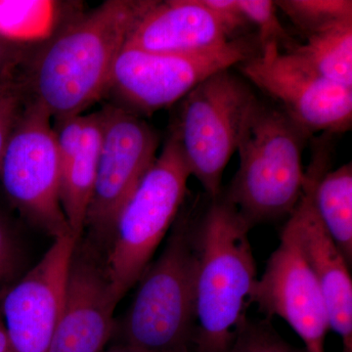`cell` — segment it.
<instances>
[{
	"instance_id": "6da1fadb",
	"label": "cell",
	"mask_w": 352,
	"mask_h": 352,
	"mask_svg": "<svg viewBox=\"0 0 352 352\" xmlns=\"http://www.w3.org/2000/svg\"><path fill=\"white\" fill-rule=\"evenodd\" d=\"M153 0H108L63 23L28 55L20 82L53 120L82 115L105 95L116 58Z\"/></svg>"
},
{
	"instance_id": "7a4b0ae2",
	"label": "cell",
	"mask_w": 352,
	"mask_h": 352,
	"mask_svg": "<svg viewBox=\"0 0 352 352\" xmlns=\"http://www.w3.org/2000/svg\"><path fill=\"white\" fill-rule=\"evenodd\" d=\"M250 229L223 192L195 217L194 352H227L247 320L258 279Z\"/></svg>"
},
{
	"instance_id": "3957f363",
	"label": "cell",
	"mask_w": 352,
	"mask_h": 352,
	"mask_svg": "<svg viewBox=\"0 0 352 352\" xmlns=\"http://www.w3.org/2000/svg\"><path fill=\"white\" fill-rule=\"evenodd\" d=\"M281 110L254 99L241 127L240 164L223 195L249 226L289 217L302 194L303 150L311 138Z\"/></svg>"
},
{
	"instance_id": "277c9868",
	"label": "cell",
	"mask_w": 352,
	"mask_h": 352,
	"mask_svg": "<svg viewBox=\"0 0 352 352\" xmlns=\"http://www.w3.org/2000/svg\"><path fill=\"white\" fill-rule=\"evenodd\" d=\"M193 212H182L159 258L146 268L116 331L135 352H194L195 248ZM115 331V332H116Z\"/></svg>"
},
{
	"instance_id": "5b68a950",
	"label": "cell",
	"mask_w": 352,
	"mask_h": 352,
	"mask_svg": "<svg viewBox=\"0 0 352 352\" xmlns=\"http://www.w3.org/2000/svg\"><path fill=\"white\" fill-rule=\"evenodd\" d=\"M190 176L177 143L168 136L161 154L120 208L108 242L104 265L120 300L138 284L175 224Z\"/></svg>"
},
{
	"instance_id": "8992f818",
	"label": "cell",
	"mask_w": 352,
	"mask_h": 352,
	"mask_svg": "<svg viewBox=\"0 0 352 352\" xmlns=\"http://www.w3.org/2000/svg\"><path fill=\"white\" fill-rule=\"evenodd\" d=\"M256 98L251 85L226 69L208 76L179 101L170 135L190 175L210 199L223 192L222 176L237 150L243 120Z\"/></svg>"
},
{
	"instance_id": "52a82bcc",
	"label": "cell",
	"mask_w": 352,
	"mask_h": 352,
	"mask_svg": "<svg viewBox=\"0 0 352 352\" xmlns=\"http://www.w3.org/2000/svg\"><path fill=\"white\" fill-rule=\"evenodd\" d=\"M256 47L258 43L247 36L197 54H164L124 46L113 65L105 95L138 117L151 115L182 100L208 76L258 54Z\"/></svg>"
},
{
	"instance_id": "ba28073f",
	"label": "cell",
	"mask_w": 352,
	"mask_h": 352,
	"mask_svg": "<svg viewBox=\"0 0 352 352\" xmlns=\"http://www.w3.org/2000/svg\"><path fill=\"white\" fill-rule=\"evenodd\" d=\"M0 179L25 219L54 239L73 236L60 201V161L51 117L36 102L27 99L11 132Z\"/></svg>"
},
{
	"instance_id": "9c48e42d",
	"label": "cell",
	"mask_w": 352,
	"mask_h": 352,
	"mask_svg": "<svg viewBox=\"0 0 352 352\" xmlns=\"http://www.w3.org/2000/svg\"><path fill=\"white\" fill-rule=\"evenodd\" d=\"M236 67L311 135H332L351 129L352 88L319 76L293 55L282 53L276 44L266 45Z\"/></svg>"
},
{
	"instance_id": "30bf717a",
	"label": "cell",
	"mask_w": 352,
	"mask_h": 352,
	"mask_svg": "<svg viewBox=\"0 0 352 352\" xmlns=\"http://www.w3.org/2000/svg\"><path fill=\"white\" fill-rule=\"evenodd\" d=\"M100 112V153L85 228L108 245L120 208L156 160L160 138L145 120L118 106Z\"/></svg>"
},
{
	"instance_id": "8fae6325",
	"label": "cell",
	"mask_w": 352,
	"mask_h": 352,
	"mask_svg": "<svg viewBox=\"0 0 352 352\" xmlns=\"http://www.w3.org/2000/svg\"><path fill=\"white\" fill-rule=\"evenodd\" d=\"M250 300L267 319H283L305 344L307 352H325L330 322L320 287L310 270L295 234L284 226L277 249L263 276L256 279Z\"/></svg>"
},
{
	"instance_id": "7c38bea8",
	"label": "cell",
	"mask_w": 352,
	"mask_h": 352,
	"mask_svg": "<svg viewBox=\"0 0 352 352\" xmlns=\"http://www.w3.org/2000/svg\"><path fill=\"white\" fill-rule=\"evenodd\" d=\"M326 141L316 143L305 170L302 196L286 224L316 278L327 307L330 329L340 336L342 352H352V280L346 258L324 228L314 204L315 185L330 164Z\"/></svg>"
},
{
	"instance_id": "4fadbf2b",
	"label": "cell",
	"mask_w": 352,
	"mask_h": 352,
	"mask_svg": "<svg viewBox=\"0 0 352 352\" xmlns=\"http://www.w3.org/2000/svg\"><path fill=\"white\" fill-rule=\"evenodd\" d=\"M78 242L73 236L54 239L41 261L2 296L0 311L11 352H50Z\"/></svg>"
},
{
	"instance_id": "5bb4252c",
	"label": "cell",
	"mask_w": 352,
	"mask_h": 352,
	"mask_svg": "<svg viewBox=\"0 0 352 352\" xmlns=\"http://www.w3.org/2000/svg\"><path fill=\"white\" fill-rule=\"evenodd\" d=\"M94 254L76 243L50 352H102L115 333L120 298Z\"/></svg>"
},
{
	"instance_id": "9a60e30c",
	"label": "cell",
	"mask_w": 352,
	"mask_h": 352,
	"mask_svg": "<svg viewBox=\"0 0 352 352\" xmlns=\"http://www.w3.org/2000/svg\"><path fill=\"white\" fill-rule=\"evenodd\" d=\"M201 0L155 1L127 39V47L164 54H197L230 43Z\"/></svg>"
},
{
	"instance_id": "2e32d148",
	"label": "cell",
	"mask_w": 352,
	"mask_h": 352,
	"mask_svg": "<svg viewBox=\"0 0 352 352\" xmlns=\"http://www.w3.org/2000/svg\"><path fill=\"white\" fill-rule=\"evenodd\" d=\"M100 111L87 115L82 147L60 171V201L75 239H82L88 207L94 193L100 153Z\"/></svg>"
},
{
	"instance_id": "e0dca14e",
	"label": "cell",
	"mask_w": 352,
	"mask_h": 352,
	"mask_svg": "<svg viewBox=\"0 0 352 352\" xmlns=\"http://www.w3.org/2000/svg\"><path fill=\"white\" fill-rule=\"evenodd\" d=\"M315 210L347 263H352V164L327 170L314 192Z\"/></svg>"
},
{
	"instance_id": "ac0fdd59",
	"label": "cell",
	"mask_w": 352,
	"mask_h": 352,
	"mask_svg": "<svg viewBox=\"0 0 352 352\" xmlns=\"http://www.w3.org/2000/svg\"><path fill=\"white\" fill-rule=\"evenodd\" d=\"M287 52L319 76L352 88V22L307 36Z\"/></svg>"
},
{
	"instance_id": "d6986e66",
	"label": "cell",
	"mask_w": 352,
	"mask_h": 352,
	"mask_svg": "<svg viewBox=\"0 0 352 352\" xmlns=\"http://www.w3.org/2000/svg\"><path fill=\"white\" fill-rule=\"evenodd\" d=\"M57 8L52 1L0 0V38L25 46L45 41L57 25Z\"/></svg>"
},
{
	"instance_id": "ffe728a7",
	"label": "cell",
	"mask_w": 352,
	"mask_h": 352,
	"mask_svg": "<svg viewBox=\"0 0 352 352\" xmlns=\"http://www.w3.org/2000/svg\"><path fill=\"white\" fill-rule=\"evenodd\" d=\"M274 3L307 36L352 22L351 0H278Z\"/></svg>"
},
{
	"instance_id": "44dd1931",
	"label": "cell",
	"mask_w": 352,
	"mask_h": 352,
	"mask_svg": "<svg viewBox=\"0 0 352 352\" xmlns=\"http://www.w3.org/2000/svg\"><path fill=\"white\" fill-rule=\"evenodd\" d=\"M241 10L250 24L258 29L259 51L270 44L284 46L287 51L296 45L295 41L277 15V7L271 0H238Z\"/></svg>"
},
{
	"instance_id": "7402d4cb",
	"label": "cell",
	"mask_w": 352,
	"mask_h": 352,
	"mask_svg": "<svg viewBox=\"0 0 352 352\" xmlns=\"http://www.w3.org/2000/svg\"><path fill=\"white\" fill-rule=\"evenodd\" d=\"M227 352H307L289 344L271 325L270 319L247 318Z\"/></svg>"
},
{
	"instance_id": "603a6c76",
	"label": "cell",
	"mask_w": 352,
	"mask_h": 352,
	"mask_svg": "<svg viewBox=\"0 0 352 352\" xmlns=\"http://www.w3.org/2000/svg\"><path fill=\"white\" fill-rule=\"evenodd\" d=\"M54 122L52 129L61 171L82 147L87 116H71Z\"/></svg>"
},
{
	"instance_id": "cb8c5ba5",
	"label": "cell",
	"mask_w": 352,
	"mask_h": 352,
	"mask_svg": "<svg viewBox=\"0 0 352 352\" xmlns=\"http://www.w3.org/2000/svg\"><path fill=\"white\" fill-rule=\"evenodd\" d=\"M27 103V96L18 83L12 89L0 96V164L11 132Z\"/></svg>"
},
{
	"instance_id": "d4e9b609",
	"label": "cell",
	"mask_w": 352,
	"mask_h": 352,
	"mask_svg": "<svg viewBox=\"0 0 352 352\" xmlns=\"http://www.w3.org/2000/svg\"><path fill=\"white\" fill-rule=\"evenodd\" d=\"M214 14L230 41L244 38L243 32L251 27L244 13L241 10L238 0H201Z\"/></svg>"
},
{
	"instance_id": "484cf974",
	"label": "cell",
	"mask_w": 352,
	"mask_h": 352,
	"mask_svg": "<svg viewBox=\"0 0 352 352\" xmlns=\"http://www.w3.org/2000/svg\"><path fill=\"white\" fill-rule=\"evenodd\" d=\"M17 263V247L6 224L0 219V291L12 279Z\"/></svg>"
},
{
	"instance_id": "4316f807",
	"label": "cell",
	"mask_w": 352,
	"mask_h": 352,
	"mask_svg": "<svg viewBox=\"0 0 352 352\" xmlns=\"http://www.w3.org/2000/svg\"><path fill=\"white\" fill-rule=\"evenodd\" d=\"M29 52V46L10 43L0 38V76H12L13 69L24 63Z\"/></svg>"
},
{
	"instance_id": "83f0119b",
	"label": "cell",
	"mask_w": 352,
	"mask_h": 352,
	"mask_svg": "<svg viewBox=\"0 0 352 352\" xmlns=\"http://www.w3.org/2000/svg\"><path fill=\"white\" fill-rule=\"evenodd\" d=\"M0 352H11L8 336H7L6 325L0 311Z\"/></svg>"
},
{
	"instance_id": "f1b7e54d",
	"label": "cell",
	"mask_w": 352,
	"mask_h": 352,
	"mask_svg": "<svg viewBox=\"0 0 352 352\" xmlns=\"http://www.w3.org/2000/svg\"><path fill=\"white\" fill-rule=\"evenodd\" d=\"M18 85V82H13L12 76H0V96L6 94L9 90L12 89Z\"/></svg>"
},
{
	"instance_id": "f546056e",
	"label": "cell",
	"mask_w": 352,
	"mask_h": 352,
	"mask_svg": "<svg viewBox=\"0 0 352 352\" xmlns=\"http://www.w3.org/2000/svg\"><path fill=\"white\" fill-rule=\"evenodd\" d=\"M102 352H135V351H129V349H124V347H119V349H113V351H102Z\"/></svg>"
}]
</instances>
